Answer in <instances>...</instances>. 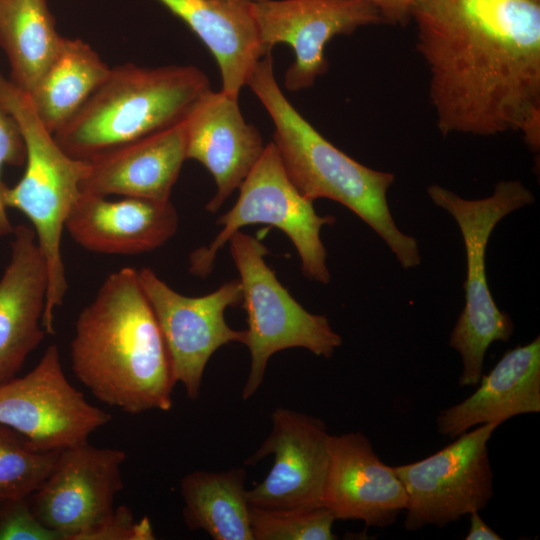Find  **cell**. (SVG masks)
<instances>
[{
  "mask_svg": "<svg viewBox=\"0 0 540 540\" xmlns=\"http://www.w3.org/2000/svg\"><path fill=\"white\" fill-rule=\"evenodd\" d=\"M443 136L518 131L540 149V0H416L411 22Z\"/></svg>",
  "mask_w": 540,
  "mask_h": 540,
  "instance_id": "6da1fadb",
  "label": "cell"
},
{
  "mask_svg": "<svg viewBox=\"0 0 540 540\" xmlns=\"http://www.w3.org/2000/svg\"><path fill=\"white\" fill-rule=\"evenodd\" d=\"M70 357L75 377L102 403L133 415L171 409V361L137 269L106 277L78 315Z\"/></svg>",
  "mask_w": 540,
  "mask_h": 540,
  "instance_id": "7a4b0ae2",
  "label": "cell"
},
{
  "mask_svg": "<svg viewBox=\"0 0 540 540\" xmlns=\"http://www.w3.org/2000/svg\"><path fill=\"white\" fill-rule=\"evenodd\" d=\"M245 85L274 123L272 142L297 190L312 202L326 198L344 205L382 238L403 268L418 266V242L397 227L387 203L394 174L357 162L324 138L282 92L271 52L256 63Z\"/></svg>",
  "mask_w": 540,
  "mask_h": 540,
  "instance_id": "3957f363",
  "label": "cell"
},
{
  "mask_svg": "<svg viewBox=\"0 0 540 540\" xmlns=\"http://www.w3.org/2000/svg\"><path fill=\"white\" fill-rule=\"evenodd\" d=\"M210 90L196 66H116L53 135L69 156L90 161L186 120Z\"/></svg>",
  "mask_w": 540,
  "mask_h": 540,
  "instance_id": "277c9868",
  "label": "cell"
},
{
  "mask_svg": "<svg viewBox=\"0 0 540 540\" xmlns=\"http://www.w3.org/2000/svg\"><path fill=\"white\" fill-rule=\"evenodd\" d=\"M0 105L14 118L26 147L25 171L13 186L2 184L5 207L31 223L47 266L48 292L42 326L55 334V310L68 290L61 243L66 220L81 194L89 163L69 156L38 117L29 95L0 75Z\"/></svg>",
  "mask_w": 540,
  "mask_h": 540,
  "instance_id": "5b68a950",
  "label": "cell"
},
{
  "mask_svg": "<svg viewBox=\"0 0 540 540\" xmlns=\"http://www.w3.org/2000/svg\"><path fill=\"white\" fill-rule=\"evenodd\" d=\"M427 193L433 203L456 221L466 251L465 304L449 336V346L462 359L460 386H475L482 377L487 349L495 341L508 342L513 334L511 317L496 305L486 276L485 252L489 237L499 221L511 212L530 205L534 194L519 180L498 182L493 193L481 199H465L432 184Z\"/></svg>",
  "mask_w": 540,
  "mask_h": 540,
  "instance_id": "8992f818",
  "label": "cell"
},
{
  "mask_svg": "<svg viewBox=\"0 0 540 540\" xmlns=\"http://www.w3.org/2000/svg\"><path fill=\"white\" fill-rule=\"evenodd\" d=\"M228 242L247 314L244 345L251 365L242 399L248 400L262 385L267 363L275 353L299 347L330 358L342 338L325 316L307 311L280 283L265 261L269 251L261 240L240 230Z\"/></svg>",
  "mask_w": 540,
  "mask_h": 540,
  "instance_id": "52a82bcc",
  "label": "cell"
},
{
  "mask_svg": "<svg viewBox=\"0 0 540 540\" xmlns=\"http://www.w3.org/2000/svg\"><path fill=\"white\" fill-rule=\"evenodd\" d=\"M239 196L233 207L220 216L221 231L207 246L195 249L189 256V272L195 276L209 275L218 251L242 227L251 224L272 225L291 240L296 248L303 275L312 281L329 283L327 251L321 240V229L332 225L331 215L320 216L313 202L305 198L286 174L273 144L265 150L239 186Z\"/></svg>",
  "mask_w": 540,
  "mask_h": 540,
  "instance_id": "ba28073f",
  "label": "cell"
},
{
  "mask_svg": "<svg viewBox=\"0 0 540 540\" xmlns=\"http://www.w3.org/2000/svg\"><path fill=\"white\" fill-rule=\"evenodd\" d=\"M497 427L479 425L420 461L394 466L407 494L406 530L442 528L486 507L494 495L487 443Z\"/></svg>",
  "mask_w": 540,
  "mask_h": 540,
  "instance_id": "9c48e42d",
  "label": "cell"
},
{
  "mask_svg": "<svg viewBox=\"0 0 540 540\" xmlns=\"http://www.w3.org/2000/svg\"><path fill=\"white\" fill-rule=\"evenodd\" d=\"M111 420L67 380L58 347L49 345L36 366L0 385V423L37 451H62L88 442Z\"/></svg>",
  "mask_w": 540,
  "mask_h": 540,
  "instance_id": "30bf717a",
  "label": "cell"
},
{
  "mask_svg": "<svg viewBox=\"0 0 540 540\" xmlns=\"http://www.w3.org/2000/svg\"><path fill=\"white\" fill-rule=\"evenodd\" d=\"M138 276L162 332L174 380L183 384L190 400H197L211 356L224 345L244 344L245 330L232 329L225 320L226 309L242 302L240 281L189 297L172 289L149 267L139 269Z\"/></svg>",
  "mask_w": 540,
  "mask_h": 540,
  "instance_id": "8fae6325",
  "label": "cell"
},
{
  "mask_svg": "<svg viewBox=\"0 0 540 540\" xmlns=\"http://www.w3.org/2000/svg\"><path fill=\"white\" fill-rule=\"evenodd\" d=\"M126 453L88 442L60 451L55 466L29 496L36 518L60 540H86L114 513Z\"/></svg>",
  "mask_w": 540,
  "mask_h": 540,
  "instance_id": "7c38bea8",
  "label": "cell"
},
{
  "mask_svg": "<svg viewBox=\"0 0 540 540\" xmlns=\"http://www.w3.org/2000/svg\"><path fill=\"white\" fill-rule=\"evenodd\" d=\"M250 10L264 55L277 44L293 49L295 60L284 75L293 92L311 87L328 70L324 51L332 38L384 24L364 0H251Z\"/></svg>",
  "mask_w": 540,
  "mask_h": 540,
  "instance_id": "4fadbf2b",
  "label": "cell"
},
{
  "mask_svg": "<svg viewBox=\"0 0 540 540\" xmlns=\"http://www.w3.org/2000/svg\"><path fill=\"white\" fill-rule=\"evenodd\" d=\"M272 429L246 461L256 465L270 454L274 463L267 476L246 490L250 505L271 509L323 506L329 465L326 424L317 417L278 407L271 414Z\"/></svg>",
  "mask_w": 540,
  "mask_h": 540,
  "instance_id": "5bb4252c",
  "label": "cell"
},
{
  "mask_svg": "<svg viewBox=\"0 0 540 540\" xmlns=\"http://www.w3.org/2000/svg\"><path fill=\"white\" fill-rule=\"evenodd\" d=\"M406 505L407 494L394 466L380 460L362 432L330 435L323 506L336 520L385 528Z\"/></svg>",
  "mask_w": 540,
  "mask_h": 540,
  "instance_id": "9a60e30c",
  "label": "cell"
},
{
  "mask_svg": "<svg viewBox=\"0 0 540 540\" xmlns=\"http://www.w3.org/2000/svg\"><path fill=\"white\" fill-rule=\"evenodd\" d=\"M238 98L210 90L186 119L187 159L200 162L216 183L206 204L211 213L239 188L266 147L259 130L245 121Z\"/></svg>",
  "mask_w": 540,
  "mask_h": 540,
  "instance_id": "2e32d148",
  "label": "cell"
},
{
  "mask_svg": "<svg viewBox=\"0 0 540 540\" xmlns=\"http://www.w3.org/2000/svg\"><path fill=\"white\" fill-rule=\"evenodd\" d=\"M12 236L0 277V385L17 376L47 335L42 326L48 292L45 260L31 226H15Z\"/></svg>",
  "mask_w": 540,
  "mask_h": 540,
  "instance_id": "e0dca14e",
  "label": "cell"
},
{
  "mask_svg": "<svg viewBox=\"0 0 540 540\" xmlns=\"http://www.w3.org/2000/svg\"><path fill=\"white\" fill-rule=\"evenodd\" d=\"M170 200L121 197L111 200L81 192L65 230L82 248L105 255H139L169 241L178 229Z\"/></svg>",
  "mask_w": 540,
  "mask_h": 540,
  "instance_id": "ac0fdd59",
  "label": "cell"
},
{
  "mask_svg": "<svg viewBox=\"0 0 540 540\" xmlns=\"http://www.w3.org/2000/svg\"><path fill=\"white\" fill-rule=\"evenodd\" d=\"M186 120L90 161L84 193L168 201L187 159Z\"/></svg>",
  "mask_w": 540,
  "mask_h": 540,
  "instance_id": "d6986e66",
  "label": "cell"
},
{
  "mask_svg": "<svg viewBox=\"0 0 540 540\" xmlns=\"http://www.w3.org/2000/svg\"><path fill=\"white\" fill-rule=\"evenodd\" d=\"M478 389L437 417L441 435L452 439L476 425L504 421L540 411V337L508 350Z\"/></svg>",
  "mask_w": 540,
  "mask_h": 540,
  "instance_id": "ffe728a7",
  "label": "cell"
},
{
  "mask_svg": "<svg viewBox=\"0 0 540 540\" xmlns=\"http://www.w3.org/2000/svg\"><path fill=\"white\" fill-rule=\"evenodd\" d=\"M204 43L219 66L222 89L240 90L264 56L250 10L251 0H156Z\"/></svg>",
  "mask_w": 540,
  "mask_h": 540,
  "instance_id": "44dd1931",
  "label": "cell"
},
{
  "mask_svg": "<svg viewBox=\"0 0 540 540\" xmlns=\"http://www.w3.org/2000/svg\"><path fill=\"white\" fill-rule=\"evenodd\" d=\"M99 54L80 39L65 38L30 93L32 105L54 134L86 103L110 73Z\"/></svg>",
  "mask_w": 540,
  "mask_h": 540,
  "instance_id": "7402d4cb",
  "label": "cell"
},
{
  "mask_svg": "<svg viewBox=\"0 0 540 540\" xmlns=\"http://www.w3.org/2000/svg\"><path fill=\"white\" fill-rule=\"evenodd\" d=\"M243 467L227 471L196 470L180 481L183 519L190 530L214 540H254Z\"/></svg>",
  "mask_w": 540,
  "mask_h": 540,
  "instance_id": "603a6c76",
  "label": "cell"
},
{
  "mask_svg": "<svg viewBox=\"0 0 540 540\" xmlns=\"http://www.w3.org/2000/svg\"><path fill=\"white\" fill-rule=\"evenodd\" d=\"M63 40L46 0H0V46L8 58L10 80L26 93L56 57Z\"/></svg>",
  "mask_w": 540,
  "mask_h": 540,
  "instance_id": "cb8c5ba5",
  "label": "cell"
},
{
  "mask_svg": "<svg viewBox=\"0 0 540 540\" xmlns=\"http://www.w3.org/2000/svg\"><path fill=\"white\" fill-rule=\"evenodd\" d=\"M60 451H37L0 423V502L29 498L53 470Z\"/></svg>",
  "mask_w": 540,
  "mask_h": 540,
  "instance_id": "d4e9b609",
  "label": "cell"
},
{
  "mask_svg": "<svg viewBox=\"0 0 540 540\" xmlns=\"http://www.w3.org/2000/svg\"><path fill=\"white\" fill-rule=\"evenodd\" d=\"M254 540H334L336 521L325 506L271 509L250 505Z\"/></svg>",
  "mask_w": 540,
  "mask_h": 540,
  "instance_id": "484cf974",
  "label": "cell"
},
{
  "mask_svg": "<svg viewBox=\"0 0 540 540\" xmlns=\"http://www.w3.org/2000/svg\"><path fill=\"white\" fill-rule=\"evenodd\" d=\"M0 540H60L34 515L29 499L0 502Z\"/></svg>",
  "mask_w": 540,
  "mask_h": 540,
  "instance_id": "4316f807",
  "label": "cell"
},
{
  "mask_svg": "<svg viewBox=\"0 0 540 540\" xmlns=\"http://www.w3.org/2000/svg\"><path fill=\"white\" fill-rule=\"evenodd\" d=\"M26 161V147L14 118L0 105V174L4 165L22 166ZM0 180V238L12 235V225L2 201Z\"/></svg>",
  "mask_w": 540,
  "mask_h": 540,
  "instance_id": "83f0119b",
  "label": "cell"
},
{
  "mask_svg": "<svg viewBox=\"0 0 540 540\" xmlns=\"http://www.w3.org/2000/svg\"><path fill=\"white\" fill-rule=\"evenodd\" d=\"M151 523L147 517L136 521L132 511L119 506L112 517L88 535L86 540H153Z\"/></svg>",
  "mask_w": 540,
  "mask_h": 540,
  "instance_id": "f1b7e54d",
  "label": "cell"
},
{
  "mask_svg": "<svg viewBox=\"0 0 540 540\" xmlns=\"http://www.w3.org/2000/svg\"><path fill=\"white\" fill-rule=\"evenodd\" d=\"M376 7L384 21L405 27L411 22V12L416 0H364Z\"/></svg>",
  "mask_w": 540,
  "mask_h": 540,
  "instance_id": "f546056e",
  "label": "cell"
},
{
  "mask_svg": "<svg viewBox=\"0 0 540 540\" xmlns=\"http://www.w3.org/2000/svg\"><path fill=\"white\" fill-rule=\"evenodd\" d=\"M466 540H502L498 533L493 531L481 518L478 512L470 514V528Z\"/></svg>",
  "mask_w": 540,
  "mask_h": 540,
  "instance_id": "4dcf8cb0",
  "label": "cell"
}]
</instances>
